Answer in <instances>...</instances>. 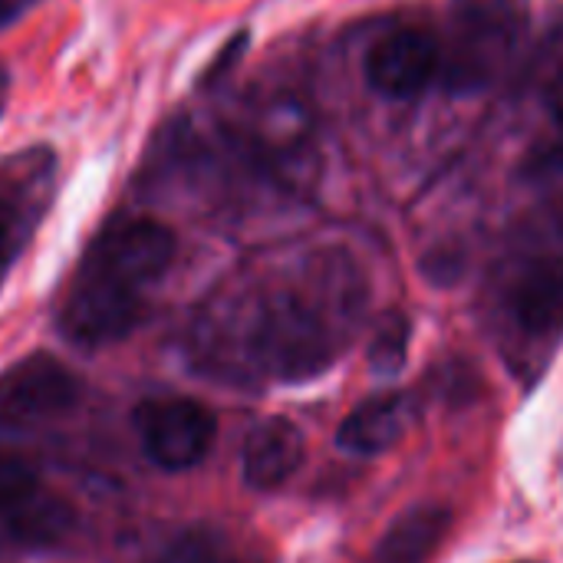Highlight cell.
<instances>
[{
	"mask_svg": "<svg viewBox=\"0 0 563 563\" xmlns=\"http://www.w3.org/2000/svg\"><path fill=\"white\" fill-rule=\"evenodd\" d=\"M135 432L152 465L165 472L195 468L214 445L218 419L208 406L181 396L145 399L135 409Z\"/></svg>",
	"mask_w": 563,
	"mask_h": 563,
	"instance_id": "4",
	"label": "cell"
},
{
	"mask_svg": "<svg viewBox=\"0 0 563 563\" xmlns=\"http://www.w3.org/2000/svg\"><path fill=\"white\" fill-rule=\"evenodd\" d=\"M0 521H3V531L16 544H23V548H53L73 531L76 511H73V505L66 498L40 488Z\"/></svg>",
	"mask_w": 563,
	"mask_h": 563,
	"instance_id": "12",
	"label": "cell"
},
{
	"mask_svg": "<svg viewBox=\"0 0 563 563\" xmlns=\"http://www.w3.org/2000/svg\"><path fill=\"white\" fill-rule=\"evenodd\" d=\"M300 465H303V432L290 419L267 416L247 432L241 452V475L251 488L274 492L287 478H294Z\"/></svg>",
	"mask_w": 563,
	"mask_h": 563,
	"instance_id": "8",
	"label": "cell"
},
{
	"mask_svg": "<svg viewBox=\"0 0 563 563\" xmlns=\"http://www.w3.org/2000/svg\"><path fill=\"white\" fill-rule=\"evenodd\" d=\"M525 33V0H459L455 33L442 49V73L452 89L485 86L515 53Z\"/></svg>",
	"mask_w": 563,
	"mask_h": 563,
	"instance_id": "3",
	"label": "cell"
},
{
	"mask_svg": "<svg viewBox=\"0 0 563 563\" xmlns=\"http://www.w3.org/2000/svg\"><path fill=\"white\" fill-rule=\"evenodd\" d=\"M409 399L402 393H379L360 402L336 432L340 449L353 455H383L389 452L409 429Z\"/></svg>",
	"mask_w": 563,
	"mask_h": 563,
	"instance_id": "9",
	"label": "cell"
},
{
	"mask_svg": "<svg viewBox=\"0 0 563 563\" xmlns=\"http://www.w3.org/2000/svg\"><path fill=\"white\" fill-rule=\"evenodd\" d=\"M406 350H409V320L399 317V313H389L379 323L366 360H369V366L376 373H396L406 363Z\"/></svg>",
	"mask_w": 563,
	"mask_h": 563,
	"instance_id": "14",
	"label": "cell"
},
{
	"mask_svg": "<svg viewBox=\"0 0 563 563\" xmlns=\"http://www.w3.org/2000/svg\"><path fill=\"white\" fill-rule=\"evenodd\" d=\"M452 511L442 505H416L402 511L376 544L373 563H426L449 538Z\"/></svg>",
	"mask_w": 563,
	"mask_h": 563,
	"instance_id": "10",
	"label": "cell"
},
{
	"mask_svg": "<svg viewBox=\"0 0 563 563\" xmlns=\"http://www.w3.org/2000/svg\"><path fill=\"white\" fill-rule=\"evenodd\" d=\"M36 0H0V26L13 23L16 16H23Z\"/></svg>",
	"mask_w": 563,
	"mask_h": 563,
	"instance_id": "16",
	"label": "cell"
},
{
	"mask_svg": "<svg viewBox=\"0 0 563 563\" xmlns=\"http://www.w3.org/2000/svg\"><path fill=\"white\" fill-rule=\"evenodd\" d=\"M257 148L274 158L277 168L294 165L310 152V115L297 96H274L254 122Z\"/></svg>",
	"mask_w": 563,
	"mask_h": 563,
	"instance_id": "11",
	"label": "cell"
},
{
	"mask_svg": "<svg viewBox=\"0 0 563 563\" xmlns=\"http://www.w3.org/2000/svg\"><path fill=\"white\" fill-rule=\"evenodd\" d=\"M13 244V211L0 201V257L10 251Z\"/></svg>",
	"mask_w": 563,
	"mask_h": 563,
	"instance_id": "17",
	"label": "cell"
},
{
	"mask_svg": "<svg viewBox=\"0 0 563 563\" xmlns=\"http://www.w3.org/2000/svg\"><path fill=\"white\" fill-rule=\"evenodd\" d=\"M511 317L521 333L554 340L563 333V254L531 261L511 287Z\"/></svg>",
	"mask_w": 563,
	"mask_h": 563,
	"instance_id": "7",
	"label": "cell"
},
{
	"mask_svg": "<svg viewBox=\"0 0 563 563\" xmlns=\"http://www.w3.org/2000/svg\"><path fill=\"white\" fill-rule=\"evenodd\" d=\"M548 99H551V112L558 115V122H563V69L554 76V82H551V92H548Z\"/></svg>",
	"mask_w": 563,
	"mask_h": 563,
	"instance_id": "18",
	"label": "cell"
},
{
	"mask_svg": "<svg viewBox=\"0 0 563 563\" xmlns=\"http://www.w3.org/2000/svg\"><path fill=\"white\" fill-rule=\"evenodd\" d=\"M363 313V290L350 271L310 290H284L257 303L244 330V356L264 376L303 383L327 373L346 350Z\"/></svg>",
	"mask_w": 563,
	"mask_h": 563,
	"instance_id": "2",
	"label": "cell"
},
{
	"mask_svg": "<svg viewBox=\"0 0 563 563\" xmlns=\"http://www.w3.org/2000/svg\"><path fill=\"white\" fill-rule=\"evenodd\" d=\"M36 468L13 452H0V518H7L13 508H20L33 492H40Z\"/></svg>",
	"mask_w": 563,
	"mask_h": 563,
	"instance_id": "15",
	"label": "cell"
},
{
	"mask_svg": "<svg viewBox=\"0 0 563 563\" xmlns=\"http://www.w3.org/2000/svg\"><path fill=\"white\" fill-rule=\"evenodd\" d=\"M158 563H241V558L231 554L224 534L198 528L175 538V544L158 558Z\"/></svg>",
	"mask_w": 563,
	"mask_h": 563,
	"instance_id": "13",
	"label": "cell"
},
{
	"mask_svg": "<svg viewBox=\"0 0 563 563\" xmlns=\"http://www.w3.org/2000/svg\"><path fill=\"white\" fill-rule=\"evenodd\" d=\"M79 402V376L49 353L0 373V432H23L66 416Z\"/></svg>",
	"mask_w": 563,
	"mask_h": 563,
	"instance_id": "5",
	"label": "cell"
},
{
	"mask_svg": "<svg viewBox=\"0 0 563 563\" xmlns=\"http://www.w3.org/2000/svg\"><path fill=\"white\" fill-rule=\"evenodd\" d=\"M178 251L172 228L152 218L112 221L82 254L59 313L66 340L99 350L125 340L142 320V297L165 277Z\"/></svg>",
	"mask_w": 563,
	"mask_h": 563,
	"instance_id": "1",
	"label": "cell"
},
{
	"mask_svg": "<svg viewBox=\"0 0 563 563\" xmlns=\"http://www.w3.org/2000/svg\"><path fill=\"white\" fill-rule=\"evenodd\" d=\"M442 73V43L419 26H399L373 43L366 76L373 89L389 99H412L426 92Z\"/></svg>",
	"mask_w": 563,
	"mask_h": 563,
	"instance_id": "6",
	"label": "cell"
}]
</instances>
